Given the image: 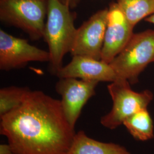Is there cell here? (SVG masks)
<instances>
[{"mask_svg":"<svg viewBox=\"0 0 154 154\" xmlns=\"http://www.w3.org/2000/svg\"><path fill=\"white\" fill-rule=\"evenodd\" d=\"M108 9L96 12L77 29L72 56L81 55L101 60L107 23Z\"/></svg>","mask_w":154,"mask_h":154,"instance_id":"cell-8","label":"cell"},{"mask_svg":"<svg viewBox=\"0 0 154 154\" xmlns=\"http://www.w3.org/2000/svg\"><path fill=\"white\" fill-rule=\"evenodd\" d=\"M117 4L133 27L154 13V0H118Z\"/></svg>","mask_w":154,"mask_h":154,"instance_id":"cell-13","label":"cell"},{"mask_svg":"<svg viewBox=\"0 0 154 154\" xmlns=\"http://www.w3.org/2000/svg\"><path fill=\"white\" fill-rule=\"evenodd\" d=\"M130 85L127 80H119L108 85L112 106L110 112L100 119L103 126L110 130L116 129L134 114L147 109L153 100L154 94L151 91L136 92Z\"/></svg>","mask_w":154,"mask_h":154,"instance_id":"cell-5","label":"cell"},{"mask_svg":"<svg viewBox=\"0 0 154 154\" xmlns=\"http://www.w3.org/2000/svg\"><path fill=\"white\" fill-rule=\"evenodd\" d=\"M0 133L13 154H67L75 132L60 100L30 90L21 105L1 117Z\"/></svg>","mask_w":154,"mask_h":154,"instance_id":"cell-1","label":"cell"},{"mask_svg":"<svg viewBox=\"0 0 154 154\" xmlns=\"http://www.w3.org/2000/svg\"><path fill=\"white\" fill-rule=\"evenodd\" d=\"M75 18L69 6L60 0H48L44 38L49 47L50 69L55 75L63 67V59L71 52L74 44L77 30Z\"/></svg>","mask_w":154,"mask_h":154,"instance_id":"cell-2","label":"cell"},{"mask_svg":"<svg viewBox=\"0 0 154 154\" xmlns=\"http://www.w3.org/2000/svg\"><path fill=\"white\" fill-rule=\"evenodd\" d=\"M49 52L30 44L25 39L0 30V69L9 71L31 62H49Z\"/></svg>","mask_w":154,"mask_h":154,"instance_id":"cell-6","label":"cell"},{"mask_svg":"<svg viewBox=\"0 0 154 154\" xmlns=\"http://www.w3.org/2000/svg\"><path fill=\"white\" fill-rule=\"evenodd\" d=\"M145 21H147V22L151 23L152 24H154V13H153L152 14H151V16L148 17H147L145 19Z\"/></svg>","mask_w":154,"mask_h":154,"instance_id":"cell-17","label":"cell"},{"mask_svg":"<svg viewBox=\"0 0 154 154\" xmlns=\"http://www.w3.org/2000/svg\"><path fill=\"white\" fill-rule=\"evenodd\" d=\"M97 81H88L73 78H60L56 83L57 93L61 95V106L67 121L75 129L82 110L95 94Z\"/></svg>","mask_w":154,"mask_h":154,"instance_id":"cell-7","label":"cell"},{"mask_svg":"<svg viewBox=\"0 0 154 154\" xmlns=\"http://www.w3.org/2000/svg\"><path fill=\"white\" fill-rule=\"evenodd\" d=\"M123 125L137 140L147 141L154 138V122L147 109L139 111L127 118Z\"/></svg>","mask_w":154,"mask_h":154,"instance_id":"cell-12","label":"cell"},{"mask_svg":"<svg viewBox=\"0 0 154 154\" xmlns=\"http://www.w3.org/2000/svg\"><path fill=\"white\" fill-rule=\"evenodd\" d=\"M62 3L69 6L71 9L77 7L80 2V0H60Z\"/></svg>","mask_w":154,"mask_h":154,"instance_id":"cell-16","label":"cell"},{"mask_svg":"<svg viewBox=\"0 0 154 154\" xmlns=\"http://www.w3.org/2000/svg\"><path fill=\"white\" fill-rule=\"evenodd\" d=\"M134 28L117 2L112 3L108 9L102 61L111 63L131 38Z\"/></svg>","mask_w":154,"mask_h":154,"instance_id":"cell-9","label":"cell"},{"mask_svg":"<svg viewBox=\"0 0 154 154\" xmlns=\"http://www.w3.org/2000/svg\"><path fill=\"white\" fill-rule=\"evenodd\" d=\"M55 75L59 78H73L98 82L120 80L110 63L81 55L72 56L71 61L63 66Z\"/></svg>","mask_w":154,"mask_h":154,"instance_id":"cell-10","label":"cell"},{"mask_svg":"<svg viewBox=\"0 0 154 154\" xmlns=\"http://www.w3.org/2000/svg\"><path fill=\"white\" fill-rule=\"evenodd\" d=\"M154 62V30L148 29L134 34L124 49L111 62L120 80L131 85L138 82V77L149 64Z\"/></svg>","mask_w":154,"mask_h":154,"instance_id":"cell-3","label":"cell"},{"mask_svg":"<svg viewBox=\"0 0 154 154\" xmlns=\"http://www.w3.org/2000/svg\"><path fill=\"white\" fill-rule=\"evenodd\" d=\"M0 154H13L11 146L9 144H1Z\"/></svg>","mask_w":154,"mask_h":154,"instance_id":"cell-15","label":"cell"},{"mask_svg":"<svg viewBox=\"0 0 154 154\" xmlns=\"http://www.w3.org/2000/svg\"><path fill=\"white\" fill-rule=\"evenodd\" d=\"M67 154H132L125 147L105 143L88 137L83 131L75 134Z\"/></svg>","mask_w":154,"mask_h":154,"instance_id":"cell-11","label":"cell"},{"mask_svg":"<svg viewBox=\"0 0 154 154\" xmlns=\"http://www.w3.org/2000/svg\"><path fill=\"white\" fill-rule=\"evenodd\" d=\"M48 0H0V20L19 28L32 40L44 38Z\"/></svg>","mask_w":154,"mask_h":154,"instance_id":"cell-4","label":"cell"},{"mask_svg":"<svg viewBox=\"0 0 154 154\" xmlns=\"http://www.w3.org/2000/svg\"><path fill=\"white\" fill-rule=\"evenodd\" d=\"M31 90L28 88L9 86L0 90V116L21 105Z\"/></svg>","mask_w":154,"mask_h":154,"instance_id":"cell-14","label":"cell"}]
</instances>
